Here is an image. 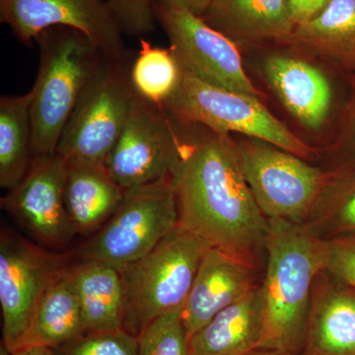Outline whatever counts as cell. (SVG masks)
Listing matches in <instances>:
<instances>
[{
	"mask_svg": "<svg viewBox=\"0 0 355 355\" xmlns=\"http://www.w3.org/2000/svg\"><path fill=\"white\" fill-rule=\"evenodd\" d=\"M182 125L184 141L171 173L180 227L256 266L270 220L248 186L237 141L200 125Z\"/></svg>",
	"mask_w": 355,
	"mask_h": 355,
	"instance_id": "6da1fadb",
	"label": "cell"
},
{
	"mask_svg": "<svg viewBox=\"0 0 355 355\" xmlns=\"http://www.w3.org/2000/svg\"><path fill=\"white\" fill-rule=\"evenodd\" d=\"M265 249L266 319L259 349L301 355L315 282L326 272L330 244L304 224L272 219Z\"/></svg>",
	"mask_w": 355,
	"mask_h": 355,
	"instance_id": "7a4b0ae2",
	"label": "cell"
},
{
	"mask_svg": "<svg viewBox=\"0 0 355 355\" xmlns=\"http://www.w3.org/2000/svg\"><path fill=\"white\" fill-rule=\"evenodd\" d=\"M38 74L31 89L33 156L57 153L70 114L104 53L73 28H50L39 35Z\"/></svg>",
	"mask_w": 355,
	"mask_h": 355,
	"instance_id": "3957f363",
	"label": "cell"
},
{
	"mask_svg": "<svg viewBox=\"0 0 355 355\" xmlns=\"http://www.w3.org/2000/svg\"><path fill=\"white\" fill-rule=\"evenodd\" d=\"M210 246L178 225L153 251L121 268L125 286L123 328L137 336L156 318L183 308Z\"/></svg>",
	"mask_w": 355,
	"mask_h": 355,
	"instance_id": "277c9868",
	"label": "cell"
},
{
	"mask_svg": "<svg viewBox=\"0 0 355 355\" xmlns=\"http://www.w3.org/2000/svg\"><path fill=\"white\" fill-rule=\"evenodd\" d=\"M135 57L103 55L70 114L57 147L65 161L105 164L120 137L135 100L130 69Z\"/></svg>",
	"mask_w": 355,
	"mask_h": 355,
	"instance_id": "5b68a950",
	"label": "cell"
},
{
	"mask_svg": "<svg viewBox=\"0 0 355 355\" xmlns=\"http://www.w3.org/2000/svg\"><path fill=\"white\" fill-rule=\"evenodd\" d=\"M163 107L182 125L265 140L301 158L315 154V149L277 120L260 98L216 87L184 70L179 87Z\"/></svg>",
	"mask_w": 355,
	"mask_h": 355,
	"instance_id": "8992f818",
	"label": "cell"
},
{
	"mask_svg": "<svg viewBox=\"0 0 355 355\" xmlns=\"http://www.w3.org/2000/svg\"><path fill=\"white\" fill-rule=\"evenodd\" d=\"M178 225L176 193L169 175L125 191L119 209L81 254L123 268L153 251Z\"/></svg>",
	"mask_w": 355,
	"mask_h": 355,
	"instance_id": "52a82bcc",
	"label": "cell"
},
{
	"mask_svg": "<svg viewBox=\"0 0 355 355\" xmlns=\"http://www.w3.org/2000/svg\"><path fill=\"white\" fill-rule=\"evenodd\" d=\"M237 144L248 186L263 216L304 224L329 173L265 140L245 137Z\"/></svg>",
	"mask_w": 355,
	"mask_h": 355,
	"instance_id": "ba28073f",
	"label": "cell"
},
{
	"mask_svg": "<svg viewBox=\"0 0 355 355\" xmlns=\"http://www.w3.org/2000/svg\"><path fill=\"white\" fill-rule=\"evenodd\" d=\"M183 125L164 107L135 94L127 123L105 166L125 191L171 175Z\"/></svg>",
	"mask_w": 355,
	"mask_h": 355,
	"instance_id": "9c48e42d",
	"label": "cell"
},
{
	"mask_svg": "<svg viewBox=\"0 0 355 355\" xmlns=\"http://www.w3.org/2000/svg\"><path fill=\"white\" fill-rule=\"evenodd\" d=\"M67 266L64 256L51 254L12 231H1L2 345L11 354L20 349L44 292Z\"/></svg>",
	"mask_w": 355,
	"mask_h": 355,
	"instance_id": "30bf717a",
	"label": "cell"
},
{
	"mask_svg": "<svg viewBox=\"0 0 355 355\" xmlns=\"http://www.w3.org/2000/svg\"><path fill=\"white\" fill-rule=\"evenodd\" d=\"M155 15L184 71L216 87L263 97L247 76L234 42L186 11L155 6Z\"/></svg>",
	"mask_w": 355,
	"mask_h": 355,
	"instance_id": "8fae6325",
	"label": "cell"
},
{
	"mask_svg": "<svg viewBox=\"0 0 355 355\" xmlns=\"http://www.w3.org/2000/svg\"><path fill=\"white\" fill-rule=\"evenodd\" d=\"M0 22L27 48L41 33L62 26L83 32L105 55L127 51L107 0H0Z\"/></svg>",
	"mask_w": 355,
	"mask_h": 355,
	"instance_id": "7c38bea8",
	"label": "cell"
},
{
	"mask_svg": "<svg viewBox=\"0 0 355 355\" xmlns=\"http://www.w3.org/2000/svg\"><path fill=\"white\" fill-rule=\"evenodd\" d=\"M67 161L57 153L35 156L27 174L1 198V207L39 241L62 246L76 234L64 200Z\"/></svg>",
	"mask_w": 355,
	"mask_h": 355,
	"instance_id": "4fadbf2b",
	"label": "cell"
},
{
	"mask_svg": "<svg viewBox=\"0 0 355 355\" xmlns=\"http://www.w3.org/2000/svg\"><path fill=\"white\" fill-rule=\"evenodd\" d=\"M254 268L219 248L210 246L207 250L183 307L189 336L256 286Z\"/></svg>",
	"mask_w": 355,
	"mask_h": 355,
	"instance_id": "5bb4252c",
	"label": "cell"
},
{
	"mask_svg": "<svg viewBox=\"0 0 355 355\" xmlns=\"http://www.w3.org/2000/svg\"><path fill=\"white\" fill-rule=\"evenodd\" d=\"M266 83L287 111L310 130H319L329 120L334 89L328 76L307 60L272 55L263 64Z\"/></svg>",
	"mask_w": 355,
	"mask_h": 355,
	"instance_id": "9a60e30c",
	"label": "cell"
},
{
	"mask_svg": "<svg viewBox=\"0 0 355 355\" xmlns=\"http://www.w3.org/2000/svg\"><path fill=\"white\" fill-rule=\"evenodd\" d=\"M301 355H355V291L326 272L315 282Z\"/></svg>",
	"mask_w": 355,
	"mask_h": 355,
	"instance_id": "2e32d148",
	"label": "cell"
},
{
	"mask_svg": "<svg viewBox=\"0 0 355 355\" xmlns=\"http://www.w3.org/2000/svg\"><path fill=\"white\" fill-rule=\"evenodd\" d=\"M263 288L220 311L190 336V355H249L260 349L265 330Z\"/></svg>",
	"mask_w": 355,
	"mask_h": 355,
	"instance_id": "e0dca14e",
	"label": "cell"
},
{
	"mask_svg": "<svg viewBox=\"0 0 355 355\" xmlns=\"http://www.w3.org/2000/svg\"><path fill=\"white\" fill-rule=\"evenodd\" d=\"M202 18L238 46L289 42L296 27L286 0H214Z\"/></svg>",
	"mask_w": 355,
	"mask_h": 355,
	"instance_id": "ac0fdd59",
	"label": "cell"
},
{
	"mask_svg": "<svg viewBox=\"0 0 355 355\" xmlns=\"http://www.w3.org/2000/svg\"><path fill=\"white\" fill-rule=\"evenodd\" d=\"M125 190L105 164L67 161L64 200L76 234H88L113 216Z\"/></svg>",
	"mask_w": 355,
	"mask_h": 355,
	"instance_id": "d6986e66",
	"label": "cell"
},
{
	"mask_svg": "<svg viewBox=\"0 0 355 355\" xmlns=\"http://www.w3.org/2000/svg\"><path fill=\"white\" fill-rule=\"evenodd\" d=\"M85 333L123 328L125 286L121 268L104 261L84 259L69 266Z\"/></svg>",
	"mask_w": 355,
	"mask_h": 355,
	"instance_id": "ffe728a7",
	"label": "cell"
},
{
	"mask_svg": "<svg viewBox=\"0 0 355 355\" xmlns=\"http://www.w3.org/2000/svg\"><path fill=\"white\" fill-rule=\"evenodd\" d=\"M84 334L83 313L67 266L44 292L20 349L44 347L58 350Z\"/></svg>",
	"mask_w": 355,
	"mask_h": 355,
	"instance_id": "44dd1931",
	"label": "cell"
},
{
	"mask_svg": "<svg viewBox=\"0 0 355 355\" xmlns=\"http://www.w3.org/2000/svg\"><path fill=\"white\" fill-rule=\"evenodd\" d=\"M289 42L355 71V0H331L316 17L296 26Z\"/></svg>",
	"mask_w": 355,
	"mask_h": 355,
	"instance_id": "7402d4cb",
	"label": "cell"
},
{
	"mask_svg": "<svg viewBox=\"0 0 355 355\" xmlns=\"http://www.w3.org/2000/svg\"><path fill=\"white\" fill-rule=\"evenodd\" d=\"M32 91L0 98V186L12 190L33 158Z\"/></svg>",
	"mask_w": 355,
	"mask_h": 355,
	"instance_id": "603a6c76",
	"label": "cell"
},
{
	"mask_svg": "<svg viewBox=\"0 0 355 355\" xmlns=\"http://www.w3.org/2000/svg\"><path fill=\"white\" fill-rule=\"evenodd\" d=\"M304 225L327 242L355 241V162L329 173Z\"/></svg>",
	"mask_w": 355,
	"mask_h": 355,
	"instance_id": "cb8c5ba5",
	"label": "cell"
},
{
	"mask_svg": "<svg viewBox=\"0 0 355 355\" xmlns=\"http://www.w3.org/2000/svg\"><path fill=\"white\" fill-rule=\"evenodd\" d=\"M183 69L171 49L153 46L140 40V49L132 60L130 77L135 93L140 97L165 104L179 87Z\"/></svg>",
	"mask_w": 355,
	"mask_h": 355,
	"instance_id": "d4e9b609",
	"label": "cell"
},
{
	"mask_svg": "<svg viewBox=\"0 0 355 355\" xmlns=\"http://www.w3.org/2000/svg\"><path fill=\"white\" fill-rule=\"evenodd\" d=\"M137 338V355H190L183 308L156 318Z\"/></svg>",
	"mask_w": 355,
	"mask_h": 355,
	"instance_id": "484cf974",
	"label": "cell"
},
{
	"mask_svg": "<svg viewBox=\"0 0 355 355\" xmlns=\"http://www.w3.org/2000/svg\"><path fill=\"white\" fill-rule=\"evenodd\" d=\"M57 355H137V338L125 328L88 331Z\"/></svg>",
	"mask_w": 355,
	"mask_h": 355,
	"instance_id": "4316f807",
	"label": "cell"
},
{
	"mask_svg": "<svg viewBox=\"0 0 355 355\" xmlns=\"http://www.w3.org/2000/svg\"><path fill=\"white\" fill-rule=\"evenodd\" d=\"M121 33L140 37L156 27L155 0H107Z\"/></svg>",
	"mask_w": 355,
	"mask_h": 355,
	"instance_id": "83f0119b",
	"label": "cell"
},
{
	"mask_svg": "<svg viewBox=\"0 0 355 355\" xmlns=\"http://www.w3.org/2000/svg\"><path fill=\"white\" fill-rule=\"evenodd\" d=\"M326 272L336 282L355 291V241L329 242Z\"/></svg>",
	"mask_w": 355,
	"mask_h": 355,
	"instance_id": "f1b7e54d",
	"label": "cell"
},
{
	"mask_svg": "<svg viewBox=\"0 0 355 355\" xmlns=\"http://www.w3.org/2000/svg\"><path fill=\"white\" fill-rule=\"evenodd\" d=\"M331 0H286L287 10L295 26L302 25L319 15Z\"/></svg>",
	"mask_w": 355,
	"mask_h": 355,
	"instance_id": "f546056e",
	"label": "cell"
},
{
	"mask_svg": "<svg viewBox=\"0 0 355 355\" xmlns=\"http://www.w3.org/2000/svg\"><path fill=\"white\" fill-rule=\"evenodd\" d=\"M212 2L214 0H155V6L178 9L202 17Z\"/></svg>",
	"mask_w": 355,
	"mask_h": 355,
	"instance_id": "4dcf8cb0",
	"label": "cell"
},
{
	"mask_svg": "<svg viewBox=\"0 0 355 355\" xmlns=\"http://www.w3.org/2000/svg\"><path fill=\"white\" fill-rule=\"evenodd\" d=\"M345 153H343V158L342 164L345 163H354L355 162V113L354 119H352V123H350L349 128V133H347V140H345Z\"/></svg>",
	"mask_w": 355,
	"mask_h": 355,
	"instance_id": "1f68e13d",
	"label": "cell"
},
{
	"mask_svg": "<svg viewBox=\"0 0 355 355\" xmlns=\"http://www.w3.org/2000/svg\"><path fill=\"white\" fill-rule=\"evenodd\" d=\"M12 355H57L55 350L44 347H27L14 352Z\"/></svg>",
	"mask_w": 355,
	"mask_h": 355,
	"instance_id": "d6a6232c",
	"label": "cell"
},
{
	"mask_svg": "<svg viewBox=\"0 0 355 355\" xmlns=\"http://www.w3.org/2000/svg\"><path fill=\"white\" fill-rule=\"evenodd\" d=\"M249 355H293V354H284V352H272V350L259 349V350H256V352H252V354H249Z\"/></svg>",
	"mask_w": 355,
	"mask_h": 355,
	"instance_id": "836d02e7",
	"label": "cell"
}]
</instances>
